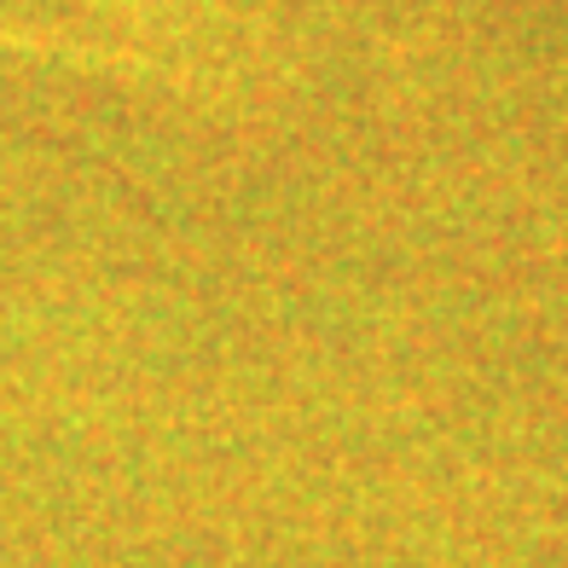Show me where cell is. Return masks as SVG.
Segmentation results:
<instances>
[{"label":"cell","mask_w":568,"mask_h":568,"mask_svg":"<svg viewBox=\"0 0 568 568\" xmlns=\"http://www.w3.org/2000/svg\"><path fill=\"white\" fill-rule=\"evenodd\" d=\"M70 7H82L88 18L111 23V36L151 47V53H163V41L210 47L239 30V7L232 0H70Z\"/></svg>","instance_id":"obj_2"},{"label":"cell","mask_w":568,"mask_h":568,"mask_svg":"<svg viewBox=\"0 0 568 568\" xmlns=\"http://www.w3.org/2000/svg\"><path fill=\"white\" fill-rule=\"evenodd\" d=\"M0 59H36V64H64V70H93V75H158L174 82L180 64L134 41H111L99 30H70V23H41V18H12L0 12Z\"/></svg>","instance_id":"obj_1"}]
</instances>
